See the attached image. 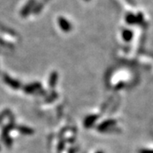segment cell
<instances>
[{
    "label": "cell",
    "mask_w": 153,
    "mask_h": 153,
    "mask_svg": "<svg viewBox=\"0 0 153 153\" xmlns=\"http://www.w3.org/2000/svg\"><path fill=\"white\" fill-rule=\"evenodd\" d=\"M140 153H153V151H149V150H143Z\"/></svg>",
    "instance_id": "1"
}]
</instances>
